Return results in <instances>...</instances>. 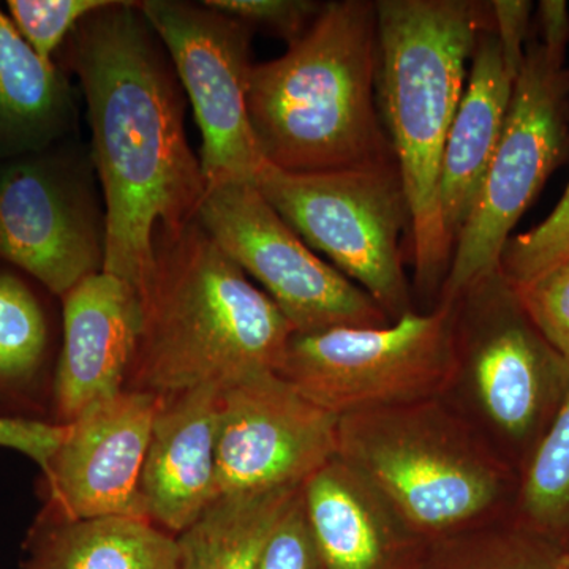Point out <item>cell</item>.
Segmentation results:
<instances>
[{
    "label": "cell",
    "instance_id": "1f68e13d",
    "mask_svg": "<svg viewBox=\"0 0 569 569\" xmlns=\"http://www.w3.org/2000/svg\"><path fill=\"white\" fill-rule=\"evenodd\" d=\"M531 31L557 56H567L569 43V9L565 0H541L531 21Z\"/></svg>",
    "mask_w": 569,
    "mask_h": 569
},
{
    "label": "cell",
    "instance_id": "484cf974",
    "mask_svg": "<svg viewBox=\"0 0 569 569\" xmlns=\"http://www.w3.org/2000/svg\"><path fill=\"white\" fill-rule=\"evenodd\" d=\"M112 0H9L7 14L29 47L44 62L54 63L56 52L84 18L110 6Z\"/></svg>",
    "mask_w": 569,
    "mask_h": 569
},
{
    "label": "cell",
    "instance_id": "5bb4252c",
    "mask_svg": "<svg viewBox=\"0 0 569 569\" xmlns=\"http://www.w3.org/2000/svg\"><path fill=\"white\" fill-rule=\"evenodd\" d=\"M159 406L160 397L123 389L66 422L41 471L43 508L67 519L144 518L141 473Z\"/></svg>",
    "mask_w": 569,
    "mask_h": 569
},
{
    "label": "cell",
    "instance_id": "6da1fadb",
    "mask_svg": "<svg viewBox=\"0 0 569 569\" xmlns=\"http://www.w3.org/2000/svg\"><path fill=\"white\" fill-rule=\"evenodd\" d=\"M92 132V162L107 213L103 272L141 295L159 227L197 219L206 182L187 141L186 92L140 2L112 0L66 41Z\"/></svg>",
    "mask_w": 569,
    "mask_h": 569
},
{
    "label": "cell",
    "instance_id": "7a4b0ae2",
    "mask_svg": "<svg viewBox=\"0 0 569 569\" xmlns=\"http://www.w3.org/2000/svg\"><path fill=\"white\" fill-rule=\"evenodd\" d=\"M126 389L170 397L279 372L293 328L193 220L159 227Z\"/></svg>",
    "mask_w": 569,
    "mask_h": 569
},
{
    "label": "cell",
    "instance_id": "3957f363",
    "mask_svg": "<svg viewBox=\"0 0 569 569\" xmlns=\"http://www.w3.org/2000/svg\"><path fill=\"white\" fill-rule=\"evenodd\" d=\"M377 62L376 2L335 0L284 54L254 63L247 112L264 162L306 174L396 160L378 111Z\"/></svg>",
    "mask_w": 569,
    "mask_h": 569
},
{
    "label": "cell",
    "instance_id": "603a6c76",
    "mask_svg": "<svg viewBox=\"0 0 569 569\" xmlns=\"http://www.w3.org/2000/svg\"><path fill=\"white\" fill-rule=\"evenodd\" d=\"M512 516L560 552L569 550V392L520 468Z\"/></svg>",
    "mask_w": 569,
    "mask_h": 569
},
{
    "label": "cell",
    "instance_id": "ac0fdd59",
    "mask_svg": "<svg viewBox=\"0 0 569 569\" xmlns=\"http://www.w3.org/2000/svg\"><path fill=\"white\" fill-rule=\"evenodd\" d=\"M470 62L468 84L449 129L438 179V217L452 253L477 204L515 88L493 22L479 31Z\"/></svg>",
    "mask_w": 569,
    "mask_h": 569
},
{
    "label": "cell",
    "instance_id": "d6986e66",
    "mask_svg": "<svg viewBox=\"0 0 569 569\" xmlns=\"http://www.w3.org/2000/svg\"><path fill=\"white\" fill-rule=\"evenodd\" d=\"M77 123L66 71L40 59L0 7V162L70 140Z\"/></svg>",
    "mask_w": 569,
    "mask_h": 569
},
{
    "label": "cell",
    "instance_id": "4fadbf2b",
    "mask_svg": "<svg viewBox=\"0 0 569 569\" xmlns=\"http://www.w3.org/2000/svg\"><path fill=\"white\" fill-rule=\"evenodd\" d=\"M339 417L277 372L220 392L217 498L302 488L337 456Z\"/></svg>",
    "mask_w": 569,
    "mask_h": 569
},
{
    "label": "cell",
    "instance_id": "7402d4cb",
    "mask_svg": "<svg viewBox=\"0 0 569 569\" xmlns=\"http://www.w3.org/2000/svg\"><path fill=\"white\" fill-rule=\"evenodd\" d=\"M299 489L216 498L176 537L181 569H258L277 520Z\"/></svg>",
    "mask_w": 569,
    "mask_h": 569
},
{
    "label": "cell",
    "instance_id": "7c38bea8",
    "mask_svg": "<svg viewBox=\"0 0 569 569\" xmlns=\"http://www.w3.org/2000/svg\"><path fill=\"white\" fill-rule=\"evenodd\" d=\"M140 7L192 104L208 189L254 183L264 163L247 112L254 32L204 2L142 0Z\"/></svg>",
    "mask_w": 569,
    "mask_h": 569
},
{
    "label": "cell",
    "instance_id": "d6a6232c",
    "mask_svg": "<svg viewBox=\"0 0 569 569\" xmlns=\"http://www.w3.org/2000/svg\"><path fill=\"white\" fill-rule=\"evenodd\" d=\"M559 569H569V550L560 553Z\"/></svg>",
    "mask_w": 569,
    "mask_h": 569
},
{
    "label": "cell",
    "instance_id": "52a82bcc",
    "mask_svg": "<svg viewBox=\"0 0 569 569\" xmlns=\"http://www.w3.org/2000/svg\"><path fill=\"white\" fill-rule=\"evenodd\" d=\"M254 186L302 241L325 253L389 320L415 310L402 253L411 213L396 160L306 174L264 162Z\"/></svg>",
    "mask_w": 569,
    "mask_h": 569
},
{
    "label": "cell",
    "instance_id": "ffe728a7",
    "mask_svg": "<svg viewBox=\"0 0 569 569\" xmlns=\"http://www.w3.org/2000/svg\"><path fill=\"white\" fill-rule=\"evenodd\" d=\"M21 569H181L178 539L144 518L67 519L43 508Z\"/></svg>",
    "mask_w": 569,
    "mask_h": 569
},
{
    "label": "cell",
    "instance_id": "d4e9b609",
    "mask_svg": "<svg viewBox=\"0 0 569 569\" xmlns=\"http://www.w3.org/2000/svg\"><path fill=\"white\" fill-rule=\"evenodd\" d=\"M569 258V182L548 219L527 233L511 236L500 269L516 288L530 283Z\"/></svg>",
    "mask_w": 569,
    "mask_h": 569
},
{
    "label": "cell",
    "instance_id": "8992f818",
    "mask_svg": "<svg viewBox=\"0 0 569 569\" xmlns=\"http://www.w3.org/2000/svg\"><path fill=\"white\" fill-rule=\"evenodd\" d=\"M445 399L518 473L569 392V362L538 331L501 269L455 302Z\"/></svg>",
    "mask_w": 569,
    "mask_h": 569
},
{
    "label": "cell",
    "instance_id": "4dcf8cb0",
    "mask_svg": "<svg viewBox=\"0 0 569 569\" xmlns=\"http://www.w3.org/2000/svg\"><path fill=\"white\" fill-rule=\"evenodd\" d=\"M533 3L529 0H493L490 2L493 31L497 33L505 66L512 78H518L526 56L531 29Z\"/></svg>",
    "mask_w": 569,
    "mask_h": 569
},
{
    "label": "cell",
    "instance_id": "ba28073f",
    "mask_svg": "<svg viewBox=\"0 0 569 569\" xmlns=\"http://www.w3.org/2000/svg\"><path fill=\"white\" fill-rule=\"evenodd\" d=\"M455 305L437 302L378 328L293 332L279 376L336 417L445 396Z\"/></svg>",
    "mask_w": 569,
    "mask_h": 569
},
{
    "label": "cell",
    "instance_id": "4316f807",
    "mask_svg": "<svg viewBox=\"0 0 569 569\" xmlns=\"http://www.w3.org/2000/svg\"><path fill=\"white\" fill-rule=\"evenodd\" d=\"M206 6L242 21L253 32L271 33L288 47L301 40L320 17L325 2L313 0H206Z\"/></svg>",
    "mask_w": 569,
    "mask_h": 569
},
{
    "label": "cell",
    "instance_id": "277c9868",
    "mask_svg": "<svg viewBox=\"0 0 569 569\" xmlns=\"http://www.w3.org/2000/svg\"><path fill=\"white\" fill-rule=\"evenodd\" d=\"M377 104L411 213L413 284L440 296L452 249L438 217V179L490 2L378 0ZM433 305V306H436Z\"/></svg>",
    "mask_w": 569,
    "mask_h": 569
},
{
    "label": "cell",
    "instance_id": "30bf717a",
    "mask_svg": "<svg viewBox=\"0 0 569 569\" xmlns=\"http://www.w3.org/2000/svg\"><path fill=\"white\" fill-rule=\"evenodd\" d=\"M104 258L107 213L84 149L70 138L0 162V263L62 299Z\"/></svg>",
    "mask_w": 569,
    "mask_h": 569
},
{
    "label": "cell",
    "instance_id": "83f0119b",
    "mask_svg": "<svg viewBox=\"0 0 569 569\" xmlns=\"http://www.w3.org/2000/svg\"><path fill=\"white\" fill-rule=\"evenodd\" d=\"M516 291L538 331L569 362V258Z\"/></svg>",
    "mask_w": 569,
    "mask_h": 569
},
{
    "label": "cell",
    "instance_id": "8fae6325",
    "mask_svg": "<svg viewBox=\"0 0 569 569\" xmlns=\"http://www.w3.org/2000/svg\"><path fill=\"white\" fill-rule=\"evenodd\" d=\"M194 220L263 287L295 332L392 323L365 290L317 257L253 182L211 187Z\"/></svg>",
    "mask_w": 569,
    "mask_h": 569
},
{
    "label": "cell",
    "instance_id": "2e32d148",
    "mask_svg": "<svg viewBox=\"0 0 569 569\" xmlns=\"http://www.w3.org/2000/svg\"><path fill=\"white\" fill-rule=\"evenodd\" d=\"M220 392L203 387L160 397L142 466L144 518L178 537L217 498Z\"/></svg>",
    "mask_w": 569,
    "mask_h": 569
},
{
    "label": "cell",
    "instance_id": "e0dca14e",
    "mask_svg": "<svg viewBox=\"0 0 569 569\" xmlns=\"http://www.w3.org/2000/svg\"><path fill=\"white\" fill-rule=\"evenodd\" d=\"M325 569H417L426 541L387 497L336 458L302 486Z\"/></svg>",
    "mask_w": 569,
    "mask_h": 569
},
{
    "label": "cell",
    "instance_id": "f546056e",
    "mask_svg": "<svg viewBox=\"0 0 569 569\" xmlns=\"http://www.w3.org/2000/svg\"><path fill=\"white\" fill-rule=\"evenodd\" d=\"M66 436V425L0 415V448L13 449L43 471Z\"/></svg>",
    "mask_w": 569,
    "mask_h": 569
},
{
    "label": "cell",
    "instance_id": "44dd1931",
    "mask_svg": "<svg viewBox=\"0 0 569 569\" xmlns=\"http://www.w3.org/2000/svg\"><path fill=\"white\" fill-rule=\"evenodd\" d=\"M37 284L17 269L0 266L2 417L37 419L32 411L40 406L41 387L50 369L51 317Z\"/></svg>",
    "mask_w": 569,
    "mask_h": 569
},
{
    "label": "cell",
    "instance_id": "5b68a950",
    "mask_svg": "<svg viewBox=\"0 0 569 569\" xmlns=\"http://www.w3.org/2000/svg\"><path fill=\"white\" fill-rule=\"evenodd\" d=\"M337 458L426 542L511 515L518 473L441 397L339 418Z\"/></svg>",
    "mask_w": 569,
    "mask_h": 569
},
{
    "label": "cell",
    "instance_id": "f1b7e54d",
    "mask_svg": "<svg viewBox=\"0 0 569 569\" xmlns=\"http://www.w3.org/2000/svg\"><path fill=\"white\" fill-rule=\"evenodd\" d=\"M258 569H325L307 520L302 488L277 520Z\"/></svg>",
    "mask_w": 569,
    "mask_h": 569
},
{
    "label": "cell",
    "instance_id": "cb8c5ba5",
    "mask_svg": "<svg viewBox=\"0 0 569 569\" xmlns=\"http://www.w3.org/2000/svg\"><path fill=\"white\" fill-rule=\"evenodd\" d=\"M560 553L511 512L426 542L417 569H559Z\"/></svg>",
    "mask_w": 569,
    "mask_h": 569
},
{
    "label": "cell",
    "instance_id": "9c48e42d",
    "mask_svg": "<svg viewBox=\"0 0 569 569\" xmlns=\"http://www.w3.org/2000/svg\"><path fill=\"white\" fill-rule=\"evenodd\" d=\"M568 97L565 56L546 50L530 29L503 132L437 302L452 305L471 283L500 268L511 231L567 159Z\"/></svg>",
    "mask_w": 569,
    "mask_h": 569
},
{
    "label": "cell",
    "instance_id": "9a60e30c",
    "mask_svg": "<svg viewBox=\"0 0 569 569\" xmlns=\"http://www.w3.org/2000/svg\"><path fill=\"white\" fill-rule=\"evenodd\" d=\"M62 306L63 340L51 388L58 425L126 389L141 329L140 295L108 272L82 280Z\"/></svg>",
    "mask_w": 569,
    "mask_h": 569
}]
</instances>
